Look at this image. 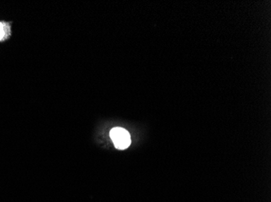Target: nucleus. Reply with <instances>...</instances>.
<instances>
[{"mask_svg": "<svg viewBox=\"0 0 271 202\" xmlns=\"http://www.w3.org/2000/svg\"><path fill=\"white\" fill-rule=\"evenodd\" d=\"M110 135L114 145L119 150L127 149L131 144L129 133L125 129L115 127L110 130Z\"/></svg>", "mask_w": 271, "mask_h": 202, "instance_id": "1", "label": "nucleus"}, {"mask_svg": "<svg viewBox=\"0 0 271 202\" xmlns=\"http://www.w3.org/2000/svg\"><path fill=\"white\" fill-rule=\"evenodd\" d=\"M7 31H9L7 24L0 22V40H3L7 37V34H8Z\"/></svg>", "mask_w": 271, "mask_h": 202, "instance_id": "2", "label": "nucleus"}]
</instances>
